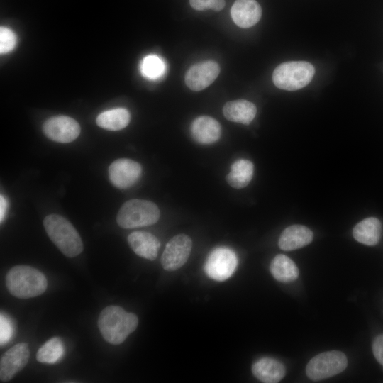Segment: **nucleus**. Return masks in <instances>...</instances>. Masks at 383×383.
<instances>
[{
	"instance_id": "nucleus-7",
	"label": "nucleus",
	"mask_w": 383,
	"mask_h": 383,
	"mask_svg": "<svg viewBox=\"0 0 383 383\" xmlns=\"http://www.w3.org/2000/svg\"><path fill=\"white\" fill-rule=\"evenodd\" d=\"M237 265L238 258L235 252L226 247H218L207 257L204 271L211 279L223 282L231 277Z\"/></svg>"
},
{
	"instance_id": "nucleus-19",
	"label": "nucleus",
	"mask_w": 383,
	"mask_h": 383,
	"mask_svg": "<svg viewBox=\"0 0 383 383\" xmlns=\"http://www.w3.org/2000/svg\"><path fill=\"white\" fill-rule=\"evenodd\" d=\"M382 226L379 219L370 217L359 222L353 230L354 238L366 245H375L381 237Z\"/></svg>"
},
{
	"instance_id": "nucleus-1",
	"label": "nucleus",
	"mask_w": 383,
	"mask_h": 383,
	"mask_svg": "<svg viewBox=\"0 0 383 383\" xmlns=\"http://www.w3.org/2000/svg\"><path fill=\"white\" fill-rule=\"evenodd\" d=\"M138 324L137 316L119 306H106L98 319V327L103 338L113 345L122 343L136 329Z\"/></svg>"
},
{
	"instance_id": "nucleus-26",
	"label": "nucleus",
	"mask_w": 383,
	"mask_h": 383,
	"mask_svg": "<svg viewBox=\"0 0 383 383\" xmlns=\"http://www.w3.org/2000/svg\"><path fill=\"white\" fill-rule=\"evenodd\" d=\"M13 333V328L10 319L2 313L0 316V343L1 345L7 343Z\"/></svg>"
},
{
	"instance_id": "nucleus-18",
	"label": "nucleus",
	"mask_w": 383,
	"mask_h": 383,
	"mask_svg": "<svg viewBox=\"0 0 383 383\" xmlns=\"http://www.w3.org/2000/svg\"><path fill=\"white\" fill-rule=\"evenodd\" d=\"M256 113L255 105L244 99L228 101L223 108V113L227 120L245 125L250 123Z\"/></svg>"
},
{
	"instance_id": "nucleus-5",
	"label": "nucleus",
	"mask_w": 383,
	"mask_h": 383,
	"mask_svg": "<svg viewBox=\"0 0 383 383\" xmlns=\"http://www.w3.org/2000/svg\"><path fill=\"white\" fill-rule=\"evenodd\" d=\"M314 73L313 66L308 62H286L274 69L272 80L274 85L281 89L295 91L307 85Z\"/></svg>"
},
{
	"instance_id": "nucleus-13",
	"label": "nucleus",
	"mask_w": 383,
	"mask_h": 383,
	"mask_svg": "<svg viewBox=\"0 0 383 383\" xmlns=\"http://www.w3.org/2000/svg\"><path fill=\"white\" fill-rule=\"evenodd\" d=\"M262 9L255 0H236L231 9L234 23L247 28L255 25L260 19Z\"/></svg>"
},
{
	"instance_id": "nucleus-11",
	"label": "nucleus",
	"mask_w": 383,
	"mask_h": 383,
	"mask_svg": "<svg viewBox=\"0 0 383 383\" xmlns=\"http://www.w3.org/2000/svg\"><path fill=\"white\" fill-rule=\"evenodd\" d=\"M29 357L30 351L27 343H20L9 349L1 357V381L11 380L26 365Z\"/></svg>"
},
{
	"instance_id": "nucleus-9",
	"label": "nucleus",
	"mask_w": 383,
	"mask_h": 383,
	"mask_svg": "<svg viewBox=\"0 0 383 383\" xmlns=\"http://www.w3.org/2000/svg\"><path fill=\"white\" fill-rule=\"evenodd\" d=\"M80 131L78 122L66 116L51 117L43 125L44 134L49 139L61 143L72 142L79 136Z\"/></svg>"
},
{
	"instance_id": "nucleus-28",
	"label": "nucleus",
	"mask_w": 383,
	"mask_h": 383,
	"mask_svg": "<svg viewBox=\"0 0 383 383\" xmlns=\"http://www.w3.org/2000/svg\"><path fill=\"white\" fill-rule=\"evenodd\" d=\"M217 0H189L190 5L197 11L213 9Z\"/></svg>"
},
{
	"instance_id": "nucleus-21",
	"label": "nucleus",
	"mask_w": 383,
	"mask_h": 383,
	"mask_svg": "<svg viewBox=\"0 0 383 383\" xmlns=\"http://www.w3.org/2000/svg\"><path fill=\"white\" fill-rule=\"evenodd\" d=\"M270 272L274 278L281 282H293L299 276V270L294 261L282 254L276 255L272 260Z\"/></svg>"
},
{
	"instance_id": "nucleus-10",
	"label": "nucleus",
	"mask_w": 383,
	"mask_h": 383,
	"mask_svg": "<svg viewBox=\"0 0 383 383\" xmlns=\"http://www.w3.org/2000/svg\"><path fill=\"white\" fill-rule=\"evenodd\" d=\"M141 173V165L127 158L118 159L109 167L110 182L114 187L121 189L133 186L140 179Z\"/></svg>"
},
{
	"instance_id": "nucleus-12",
	"label": "nucleus",
	"mask_w": 383,
	"mask_h": 383,
	"mask_svg": "<svg viewBox=\"0 0 383 383\" xmlns=\"http://www.w3.org/2000/svg\"><path fill=\"white\" fill-rule=\"evenodd\" d=\"M220 72L217 62L211 60L201 62L191 67L185 74V83L193 91L204 89L212 84Z\"/></svg>"
},
{
	"instance_id": "nucleus-16",
	"label": "nucleus",
	"mask_w": 383,
	"mask_h": 383,
	"mask_svg": "<svg viewBox=\"0 0 383 383\" xmlns=\"http://www.w3.org/2000/svg\"><path fill=\"white\" fill-rule=\"evenodd\" d=\"M313 233L302 225H292L282 233L278 245L285 251L296 250L309 244L313 240Z\"/></svg>"
},
{
	"instance_id": "nucleus-3",
	"label": "nucleus",
	"mask_w": 383,
	"mask_h": 383,
	"mask_svg": "<svg viewBox=\"0 0 383 383\" xmlns=\"http://www.w3.org/2000/svg\"><path fill=\"white\" fill-rule=\"evenodd\" d=\"M43 225L50 240L65 256L74 257L82 252L81 237L68 220L50 214L45 218Z\"/></svg>"
},
{
	"instance_id": "nucleus-2",
	"label": "nucleus",
	"mask_w": 383,
	"mask_h": 383,
	"mask_svg": "<svg viewBox=\"0 0 383 383\" xmlns=\"http://www.w3.org/2000/svg\"><path fill=\"white\" fill-rule=\"evenodd\" d=\"M6 284L12 295L23 299L42 294L48 286L43 273L28 265L13 267L6 274Z\"/></svg>"
},
{
	"instance_id": "nucleus-8",
	"label": "nucleus",
	"mask_w": 383,
	"mask_h": 383,
	"mask_svg": "<svg viewBox=\"0 0 383 383\" xmlns=\"http://www.w3.org/2000/svg\"><path fill=\"white\" fill-rule=\"evenodd\" d=\"M192 247L190 237L179 234L167 243L161 257L162 267L167 271H174L182 267L187 261Z\"/></svg>"
},
{
	"instance_id": "nucleus-22",
	"label": "nucleus",
	"mask_w": 383,
	"mask_h": 383,
	"mask_svg": "<svg viewBox=\"0 0 383 383\" xmlns=\"http://www.w3.org/2000/svg\"><path fill=\"white\" fill-rule=\"evenodd\" d=\"M131 119L129 111L117 108L101 113L96 118V124L106 130L119 131L126 127Z\"/></svg>"
},
{
	"instance_id": "nucleus-23",
	"label": "nucleus",
	"mask_w": 383,
	"mask_h": 383,
	"mask_svg": "<svg viewBox=\"0 0 383 383\" xmlns=\"http://www.w3.org/2000/svg\"><path fill=\"white\" fill-rule=\"evenodd\" d=\"M64 351L62 340L58 337H54L45 342L38 350L36 359L43 363H56L63 356Z\"/></svg>"
},
{
	"instance_id": "nucleus-27",
	"label": "nucleus",
	"mask_w": 383,
	"mask_h": 383,
	"mask_svg": "<svg viewBox=\"0 0 383 383\" xmlns=\"http://www.w3.org/2000/svg\"><path fill=\"white\" fill-rule=\"evenodd\" d=\"M372 350L377 360L383 365V335H380L374 339Z\"/></svg>"
},
{
	"instance_id": "nucleus-6",
	"label": "nucleus",
	"mask_w": 383,
	"mask_h": 383,
	"mask_svg": "<svg viewBox=\"0 0 383 383\" xmlns=\"http://www.w3.org/2000/svg\"><path fill=\"white\" fill-rule=\"evenodd\" d=\"M345 355L337 350L320 353L307 364L306 372L309 378L321 380L342 372L347 367Z\"/></svg>"
},
{
	"instance_id": "nucleus-4",
	"label": "nucleus",
	"mask_w": 383,
	"mask_h": 383,
	"mask_svg": "<svg viewBox=\"0 0 383 383\" xmlns=\"http://www.w3.org/2000/svg\"><path fill=\"white\" fill-rule=\"evenodd\" d=\"M160 216L157 206L152 201L131 199L119 209L117 223L123 228H134L155 223Z\"/></svg>"
},
{
	"instance_id": "nucleus-15",
	"label": "nucleus",
	"mask_w": 383,
	"mask_h": 383,
	"mask_svg": "<svg viewBox=\"0 0 383 383\" xmlns=\"http://www.w3.org/2000/svg\"><path fill=\"white\" fill-rule=\"evenodd\" d=\"M131 248L138 256L154 260L160 247V242L153 234L145 231H135L128 236Z\"/></svg>"
},
{
	"instance_id": "nucleus-14",
	"label": "nucleus",
	"mask_w": 383,
	"mask_h": 383,
	"mask_svg": "<svg viewBox=\"0 0 383 383\" xmlns=\"http://www.w3.org/2000/svg\"><path fill=\"white\" fill-rule=\"evenodd\" d=\"M219 123L210 116H202L195 118L192 123L190 132L193 139L204 145L216 142L221 136Z\"/></svg>"
},
{
	"instance_id": "nucleus-29",
	"label": "nucleus",
	"mask_w": 383,
	"mask_h": 383,
	"mask_svg": "<svg viewBox=\"0 0 383 383\" xmlns=\"http://www.w3.org/2000/svg\"><path fill=\"white\" fill-rule=\"evenodd\" d=\"M8 201L6 198L1 194L0 196V221L1 223L4 221L5 216L6 215L7 209H8Z\"/></svg>"
},
{
	"instance_id": "nucleus-24",
	"label": "nucleus",
	"mask_w": 383,
	"mask_h": 383,
	"mask_svg": "<svg viewBox=\"0 0 383 383\" xmlns=\"http://www.w3.org/2000/svg\"><path fill=\"white\" fill-rule=\"evenodd\" d=\"M140 71L144 77L156 80L164 75L166 71V65L159 56L148 55L141 61Z\"/></svg>"
},
{
	"instance_id": "nucleus-30",
	"label": "nucleus",
	"mask_w": 383,
	"mask_h": 383,
	"mask_svg": "<svg viewBox=\"0 0 383 383\" xmlns=\"http://www.w3.org/2000/svg\"><path fill=\"white\" fill-rule=\"evenodd\" d=\"M225 6V1L224 0H217L213 6V8L212 10H214L216 11H219L223 9Z\"/></svg>"
},
{
	"instance_id": "nucleus-17",
	"label": "nucleus",
	"mask_w": 383,
	"mask_h": 383,
	"mask_svg": "<svg viewBox=\"0 0 383 383\" xmlns=\"http://www.w3.org/2000/svg\"><path fill=\"white\" fill-rule=\"evenodd\" d=\"M254 376L265 383L279 382L285 375L286 370L279 361L263 357L256 361L252 366Z\"/></svg>"
},
{
	"instance_id": "nucleus-20",
	"label": "nucleus",
	"mask_w": 383,
	"mask_h": 383,
	"mask_svg": "<svg viewBox=\"0 0 383 383\" xmlns=\"http://www.w3.org/2000/svg\"><path fill=\"white\" fill-rule=\"evenodd\" d=\"M253 163L245 159H240L231 166L230 172L226 179L233 188L240 189L245 187L253 177Z\"/></svg>"
},
{
	"instance_id": "nucleus-25",
	"label": "nucleus",
	"mask_w": 383,
	"mask_h": 383,
	"mask_svg": "<svg viewBox=\"0 0 383 383\" xmlns=\"http://www.w3.org/2000/svg\"><path fill=\"white\" fill-rule=\"evenodd\" d=\"M17 38L15 33L9 28H0V52L6 54L13 50L16 45Z\"/></svg>"
}]
</instances>
